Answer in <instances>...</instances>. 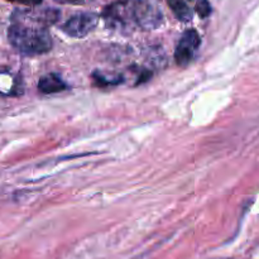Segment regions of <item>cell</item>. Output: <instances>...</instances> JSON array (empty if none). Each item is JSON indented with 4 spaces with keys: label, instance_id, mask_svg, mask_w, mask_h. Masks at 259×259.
Masks as SVG:
<instances>
[{
    "label": "cell",
    "instance_id": "cell-1",
    "mask_svg": "<svg viewBox=\"0 0 259 259\" xmlns=\"http://www.w3.org/2000/svg\"><path fill=\"white\" fill-rule=\"evenodd\" d=\"M60 17L56 9L15 10L10 19L8 39L24 56H39L52 50V38L48 27Z\"/></svg>",
    "mask_w": 259,
    "mask_h": 259
},
{
    "label": "cell",
    "instance_id": "cell-2",
    "mask_svg": "<svg viewBox=\"0 0 259 259\" xmlns=\"http://www.w3.org/2000/svg\"><path fill=\"white\" fill-rule=\"evenodd\" d=\"M103 18L110 27L148 30L158 28L163 17L156 5L146 0H120L108 5L103 10Z\"/></svg>",
    "mask_w": 259,
    "mask_h": 259
},
{
    "label": "cell",
    "instance_id": "cell-3",
    "mask_svg": "<svg viewBox=\"0 0 259 259\" xmlns=\"http://www.w3.org/2000/svg\"><path fill=\"white\" fill-rule=\"evenodd\" d=\"M201 45L199 33L195 29H189L181 35L175 51V61L180 67H186L194 60L197 50Z\"/></svg>",
    "mask_w": 259,
    "mask_h": 259
},
{
    "label": "cell",
    "instance_id": "cell-4",
    "mask_svg": "<svg viewBox=\"0 0 259 259\" xmlns=\"http://www.w3.org/2000/svg\"><path fill=\"white\" fill-rule=\"evenodd\" d=\"M99 23V17L94 13H78L63 24L62 30L72 38H82L93 32Z\"/></svg>",
    "mask_w": 259,
    "mask_h": 259
},
{
    "label": "cell",
    "instance_id": "cell-5",
    "mask_svg": "<svg viewBox=\"0 0 259 259\" xmlns=\"http://www.w3.org/2000/svg\"><path fill=\"white\" fill-rule=\"evenodd\" d=\"M38 89L43 94H55L67 90V85L58 75L50 73L40 77L38 81Z\"/></svg>",
    "mask_w": 259,
    "mask_h": 259
},
{
    "label": "cell",
    "instance_id": "cell-6",
    "mask_svg": "<svg viewBox=\"0 0 259 259\" xmlns=\"http://www.w3.org/2000/svg\"><path fill=\"white\" fill-rule=\"evenodd\" d=\"M175 17L181 22H190L192 19V9L189 0H167Z\"/></svg>",
    "mask_w": 259,
    "mask_h": 259
},
{
    "label": "cell",
    "instance_id": "cell-7",
    "mask_svg": "<svg viewBox=\"0 0 259 259\" xmlns=\"http://www.w3.org/2000/svg\"><path fill=\"white\" fill-rule=\"evenodd\" d=\"M195 10L201 18H206L211 14V5L207 0H197L195 5Z\"/></svg>",
    "mask_w": 259,
    "mask_h": 259
},
{
    "label": "cell",
    "instance_id": "cell-8",
    "mask_svg": "<svg viewBox=\"0 0 259 259\" xmlns=\"http://www.w3.org/2000/svg\"><path fill=\"white\" fill-rule=\"evenodd\" d=\"M7 2L27 5V7H35V5H39L42 3V0H7Z\"/></svg>",
    "mask_w": 259,
    "mask_h": 259
},
{
    "label": "cell",
    "instance_id": "cell-9",
    "mask_svg": "<svg viewBox=\"0 0 259 259\" xmlns=\"http://www.w3.org/2000/svg\"><path fill=\"white\" fill-rule=\"evenodd\" d=\"M67 2H71V3H75V4H77V3H82L83 0H67Z\"/></svg>",
    "mask_w": 259,
    "mask_h": 259
}]
</instances>
